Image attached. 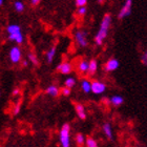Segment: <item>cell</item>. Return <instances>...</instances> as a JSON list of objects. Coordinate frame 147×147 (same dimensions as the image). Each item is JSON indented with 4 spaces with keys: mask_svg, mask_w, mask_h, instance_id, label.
<instances>
[{
    "mask_svg": "<svg viewBox=\"0 0 147 147\" xmlns=\"http://www.w3.org/2000/svg\"><path fill=\"white\" fill-rule=\"evenodd\" d=\"M110 24H111V16L109 14L104 15L102 22L100 24V28H99L98 33L95 37V42L97 45H102V43L104 41V39L107 37L108 31H109Z\"/></svg>",
    "mask_w": 147,
    "mask_h": 147,
    "instance_id": "6da1fadb",
    "label": "cell"
},
{
    "mask_svg": "<svg viewBox=\"0 0 147 147\" xmlns=\"http://www.w3.org/2000/svg\"><path fill=\"white\" fill-rule=\"evenodd\" d=\"M59 139H60V144L62 147H69V141H71V126L69 124L65 123L63 124L60 129L59 134Z\"/></svg>",
    "mask_w": 147,
    "mask_h": 147,
    "instance_id": "7a4b0ae2",
    "label": "cell"
},
{
    "mask_svg": "<svg viewBox=\"0 0 147 147\" xmlns=\"http://www.w3.org/2000/svg\"><path fill=\"white\" fill-rule=\"evenodd\" d=\"M75 41L80 47H86L88 44V40H87V35L82 30H78L75 33Z\"/></svg>",
    "mask_w": 147,
    "mask_h": 147,
    "instance_id": "3957f363",
    "label": "cell"
},
{
    "mask_svg": "<svg viewBox=\"0 0 147 147\" xmlns=\"http://www.w3.org/2000/svg\"><path fill=\"white\" fill-rule=\"evenodd\" d=\"M106 90V84L101 81L95 80L92 82V92L96 95H101Z\"/></svg>",
    "mask_w": 147,
    "mask_h": 147,
    "instance_id": "277c9868",
    "label": "cell"
},
{
    "mask_svg": "<svg viewBox=\"0 0 147 147\" xmlns=\"http://www.w3.org/2000/svg\"><path fill=\"white\" fill-rule=\"evenodd\" d=\"M22 57L21 54V49H19L18 46H14L9 49V60L13 62V63H18L20 62Z\"/></svg>",
    "mask_w": 147,
    "mask_h": 147,
    "instance_id": "5b68a950",
    "label": "cell"
},
{
    "mask_svg": "<svg viewBox=\"0 0 147 147\" xmlns=\"http://www.w3.org/2000/svg\"><path fill=\"white\" fill-rule=\"evenodd\" d=\"M131 5H132L131 0H127V1L124 3V5L122 6V9H120L118 18L123 19V18H125V17H127V16L130 15V13H131Z\"/></svg>",
    "mask_w": 147,
    "mask_h": 147,
    "instance_id": "8992f818",
    "label": "cell"
},
{
    "mask_svg": "<svg viewBox=\"0 0 147 147\" xmlns=\"http://www.w3.org/2000/svg\"><path fill=\"white\" fill-rule=\"evenodd\" d=\"M57 71L63 74V75H67L73 71V65L69 62H62L57 66Z\"/></svg>",
    "mask_w": 147,
    "mask_h": 147,
    "instance_id": "52a82bcc",
    "label": "cell"
},
{
    "mask_svg": "<svg viewBox=\"0 0 147 147\" xmlns=\"http://www.w3.org/2000/svg\"><path fill=\"white\" fill-rule=\"evenodd\" d=\"M104 67H105V71H113L119 67V62H118L117 59L110 58L109 60H107V62L105 63Z\"/></svg>",
    "mask_w": 147,
    "mask_h": 147,
    "instance_id": "ba28073f",
    "label": "cell"
},
{
    "mask_svg": "<svg viewBox=\"0 0 147 147\" xmlns=\"http://www.w3.org/2000/svg\"><path fill=\"white\" fill-rule=\"evenodd\" d=\"M77 68H78V71H79V73H81V74H88L89 62H87L86 60H80V61L78 62Z\"/></svg>",
    "mask_w": 147,
    "mask_h": 147,
    "instance_id": "9c48e42d",
    "label": "cell"
},
{
    "mask_svg": "<svg viewBox=\"0 0 147 147\" xmlns=\"http://www.w3.org/2000/svg\"><path fill=\"white\" fill-rule=\"evenodd\" d=\"M75 109H76L77 116L79 117V119H81V120L85 119L86 118V111H85L84 106H83L81 103H76V104H75Z\"/></svg>",
    "mask_w": 147,
    "mask_h": 147,
    "instance_id": "30bf717a",
    "label": "cell"
},
{
    "mask_svg": "<svg viewBox=\"0 0 147 147\" xmlns=\"http://www.w3.org/2000/svg\"><path fill=\"white\" fill-rule=\"evenodd\" d=\"M46 94L52 97H57V96L60 94V89L57 85H49L47 88H46Z\"/></svg>",
    "mask_w": 147,
    "mask_h": 147,
    "instance_id": "8fae6325",
    "label": "cell"
},
{
    "mask_svg": "<svg viewBox=\"0 0 147 147\" xmlns=\"http://www.w3.org/2000/svg\"><path fill=\"white\" fill-rule=\"evenodd\" d=\"M81 89L85 94H88V92H92V82L88 81L87 79H84L81 81Z\"/></svg>",
    "mask_w": 147,
    "mask_h": 147,
    "instance_id": "7c38bea8",
    "label": "cell"
},
{
    "mask_svg": "<svg viewBox=\"0 0 147 147\" xmlns=\"http://www.w3.org/2000/svg\"><path fill=\"white\" fill-rule=\"evenodd\" d=\"M98 71V62L97 60L95 59H92L89 61V69H88V75L89 76H92V75H95Z\"/></svg>",
    "mask_w": 147,
    "mask_h": 147,
    "instance_id": "4fadbf2b",
    "label": "cell"
},
{
    "mask_svg": "<svg viewBox=\"0 0 147 147\" xmlns=\"http://www.w3.org/2000/svg\"><path fill=\"white\" fill-rule=\"evenodd\" d=\"M6 32L9 35H14V34H18V33H21V28L18 24H9L7 28H6Z\"/></svg>",
    "mask_w": 147,
    "mask_h": 147,
    "instance_id": "5bb4252c",
    "label": "cell"
},
{
    "mask_svg": "<svg viewBox=\"0 0 147 147\" xmlns=\"http://www.w3.org/2000/svg\"><path fill=\"white\" fill-rule=\"evenodd\" d=\"M9 40L11 41H14L17 44H21L23 42V35L22 33H18V34H14V35H9Z\"/></svg>",
    "mask_w": 147,
    "mask_h": 147,
    "instance_id": "9a60e30c",
    "label": "cell"
},
{
    "mask_svg": "<svg viewBox=\"0 0 147 147\" xmlns=\"http://www.w3.org/2000/svg\"><path fill=\"white\" fill-rule=\"evenodd\" d=\"M103 132L108 139H113V129L109 123H104L103 124Z\"/></svg>",
    "mask_w": 147,
    "mask_h": 147,
    "instance_id": "2e32d148",
    "label": "cell"
},
{
    "mask_svg": "<svg viewBox=\"0 0 147 147\" xmlns=\"http://www.w3.org/2000/svg\"><path fill=\"white\" fill-rule=\"evenodd\" d=\"M109 101H110V103L113 105V106H120V105L124 102V100H123V98L121 97V96L117 95V96H113V97H111Z\"/></svg>",
    "mask_w": 147,
    "mask_h": 147,
    "instance_id": "e0dca14e",
    "label": "cell"
},
{
    "mask_svg": "<svg viewBox=\"0 0 147 147\" xmlns=\"http://www.w3.org/2000/svg\"><path fill=\"white\" fill-rule=\"evenodd\" d=\"M56 55V46H53V47H51V49L46 52V60H47V62L49 63H51V62L54 60V57H55Z\"/></svg>",
    "mask_w": 147,
    "mask_h": 147,
    "instance_id": "ac0fdd59",
    "label": "cell"
},
{
    "mask_svg": "<svg viewBox=\"0 0 147 147\" xmlns=\"http://www.w3.org/2000/svg\"><path fill=\"white\" fill-rule=\"evenodd\" d=\"M85 146L86 147H98V142L96 141L94 138H92V137H87V138H86V142H85Z\"/></svg>",
    "mask_w": 147,
    "mask_h": 147,
    "instance_id": "d6986e66",
    "label": "cell"
},
{
    "mask_svg": "<svg viewBox=\"0 0 147 147\" xmlns=\"http://www.w3.org/2000/svg\"><path fill=\"white\" fill-rule=\"evenodd\" d=\"M75 139H76L77 144L79 145V146H82V145L86 142V138L82 135V134H77L76 138H75Z\"/></svg>",
    "mask_w": 147,
    "mask_h": 147,
    "instance_id": "ffe728a7",
    "label": "cell"
},
{
    "mask_svg": "<svg viewBox=\"0 0 147 147\" xmlns=\"http://www.w3.org/2000/svg\"><path fill=\"white\" fill-rule=\"evenodd\" d=\"M75 84H76V80H75V78H73V77H69V78H67V79L64 81L65 87H68V88H71V87L75 86Z\"/></svg>",
    "mask_w": 147,
    "mask_h": 147,
    "instance_id": "44dd1931",
    "label": "cell"
},
{
    "mask_svg": "<svg viewBox=\"0 0 147 147\" xmlns=\"http://www.w3.org/2000/svg\"><path fill=\"white\" fill-rule=\"evenodd\" d=\"M14 9H16V12L22 13L24 11V4H23V2H21V1H16V2L14 3Z\"/></svg>",
    "mask_w": 147,
    "mask_h": 147,
    "instance_id": "7402d4cb",
    "label": "cell"
},
{
    "mask_svg": "<svg viewBox=\"0 0 147 147\" xmlns=\"http://www.w3.org/2000/svg\"><path fill=\"white\" fill-rule=\"evenodd\" d=\"M28 60H30L33 64H35V65L38 64V58H37V56L35 55V54H33V53L28 54Z\"/></svg>",
    "mask_w": 147,
    "mask_h": 147,
    "instance_id": "603a6c76",
    "label": "cell"
},
{
    "mask_svg": "<svg viewBox=\"0 0 147 147\" xmlns=\"http://www.w3.org/2000/svg\"><path fill=\"white\" fill-rule=\"evenodd\" d=\"M71 89L68 88V87H62V88L60 89V94H61L62 96H65V97H67V96L71 95Z\"/></svg>",
    "mask_w": 147,
    "mask_h": 147,
    "instance_id": "cb8c5ba5",
    "label": "cell"
},
{
    "mask_svg": "<svg viewBox=\"0 0 147 147\" xmlns=\"http://www.w3.org/2000/svg\"><path fill=\"white\" fill-rule=\"evenodd\" d=\"M86 3H87L86 0H77L76 5L78 6V7H84V6L86 5Z\"/></svg>",
    "mask_w": 147,
    "mask_h": 147,
    "instance_id": "d4e9b609",
    "label": "cell"
},
{
    "mask_svg": "<svg viewBox=\"0 0 147 147\" xmlns=\"http://www.w3.org/2000/svg\"><path fill=\"white\" fill-rule=\"evenodd\" d=\"M20 108H21V104H20V102H18V103L15 105L14 109H13V113H14V115H17L18 113H20Z\"/></svg>",
    "mask_w": 147,
    "mask_h": 147,
    "instance_id": "484cf974",
    "label": "cell"
},
{
    "mask_svg": "<svg viewBox=\"0 0 147 147\" xmlns=\"http://www.w3.org/2000/svg\"><path fill=\"white\" fill-rule=\"evenodd\" d=\"M141 61L143 64L147 66V51H145V52L143 53V55H142V57H141Z\"/></svg>",
    "mask_w": 147,
    "mask_h": 147,
    "instance_id": "4316f807",
    "label": "cell"
},
{
    "mask_svg": "<svg viewBox=\"0 0 147 147\" xmlns=\"http://www.w3.org/2000/svg\"><path fill=\"white\" fill-rule=\"evenodd\" d=\"M85 13H86L85 6H84V7H78V9H77V14H78L79 16H83Z\"/></svg>",
    "mask_w": 147,
    "mask_h": 147,
    "instance_id": "83f0119b",
    "label": "cell"
},
{
    "mask_svg": "<svg viewBox=\"0 0 147 147\" xmlns=\"http://www.w3.org/2000/svg\"><path fill=\"white\" fill-rule=\"evenodd\" d=\"M31 3H32V5L35 6V5H38V4L40 3V1H39V0H32Z\"/></svg>",
    "mask_w": 147,
    "mask_h": 147,
    "instance_id": "f1b7e54d",
    "label": "cell"
},
{
    "mask_svg": "<svg viewBox=\"0 0 147 147\" xmlns=\"http://www.w3.org/2000/svg\"><path fill=\"white\" fill-rule=\"evenodd\" d=\"M19 94V89H15L14 92H13V96H17Z\"/></svg>",
    "mask_w": 147,
    "mask_h": 147,
    "instance_id": "f546056e",
    "label": "cell"
},
{
    "mask_svg": "<svg viewBox=\"0 0 147 147\" xmlns=\"http://www.w3.org/2000/svg\"><path fill=\"white\" fill-rule=\"evenodd\" d=\"M22 64H23V66H28V62L23 61V62H22Z\"/></svg>",
    "mask_w": 147,
    "mask_h": 147,
    "instance_id": "4dcf8cb0",
    "label": "cell"
}]
</instances>
